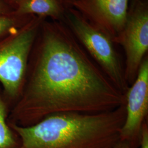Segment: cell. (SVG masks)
Returning <instances> with one entry per match:
<instances>
[{
	"instance_id": "cell-10",
	"label": "cell",
	"mask_w": 148,
	"mask_h": 148,
	"mask_svg": "<svg viewBox=\"0 0 148 148\" xmlns=\"http://www.w3.org/2000/svg\"><path fill=\"white\" fill-rule=\"evenodd\" d=\"M36 16L21 15L14 11L0 14V37L23 27Z\"/></svg>"
},
{
	"instance_id": "cell-9",
	"label": "cell",
	"mask_w": 148,
	"mask_h": 148,
	"mask_svg": "<svg viewBox=\"0 0 148 148\" xmlns=\"http://www.w3.org/2000/svg\"><path fill=\"white\" fill-rule=\"evenodd\" d=\"M10 105L0 85V148H20V139L8 122Z\"/></svg>"
},
{
	"instance_id": "cell-14",
	"label": "cell",
	"mask_w": 148,
	"mask_h": 148,
	"mask_svg": "<svg viewBox=\"0 0 148 148\" xmlns=\"http://www.w3.org/2000/svg\"><path fill=\"white\" fill-rule=\"evenodd\" d=\"M23 0H6L10 5L12 6L15 10L16 7Z\"/></svg>"
},
{
	"instance_id": "cell-15",
	"label": "cell",
	"mask_w": 148,
	"mask_h": 148,
	"mask_svg": "<svg viewBox=\"0 0 148 148\" xmlns=\"http://www.w3.org/2000/svg\"><path fill=\"white\" fill-rule=\"evenodd\" d=\"M140 1V0H131V3H130V5H133V4H135L136 3H137L138 1Z\"/></svg>"
},
{
	"instance_id": "cell-8",
	"label": "cell",
	"mask_w": 148,
	"mask_h": 148,
	"mask_svg": "<svg viewBox=\"0 0 148 148\" xmlns=\"http://www.w3.org/2000/svg\"><path fill=\"white\" fill-rule=\"evenodd\" d=\"M73 8L68 0H23L14 12L21 15L50 18L52 21L63 22L65 14Z\"/></svg>"
},
{
	"instance_id": "cell-12",
	"label": "cell",
	"mask_w": 148,
	"mask_h": 148,
	"mask_svg": "<svg viewBox=\"0 0 148 148\" xmlns=\"http://www.w3.org/2000/svg\"><path fill=\"white\" fill-rule=\"evenodd\" d=\"M14 11V9L8 4L6 0H0V14H5Z\"/></svg>"
},
{
	"instance_id": "cell-13",
	"label": "cell",
	"mask_w": 148,
	"mask_h": 148,
	"mask_svg": "<svg viewBox=\"0 0 148 148\" xmlns=\"http://www.w3.org/2000/svg\"><path fill=\"white\" fill-rule=\"evenodd\" d=\"M114 148H131V147L128 144V143L120 140L116 144V145L114 146Z\"/></svg>"
},
{
	"instance_id": "cell-3",
	"label": "cell",
	"mask_w": 148,
	"mask_h": 148,
	"mask_svg": "<svg viewBox=\"0 0 148 148\" xmlns=\"http://www.w3.org/2000/svg\"><path fill=\"white\" fill-rule=\"evenodd\" d=\"M45 19L35 16L23 27L0 37V85L7 100L12 106L21 95L29 56Z\"/></svg>"
},
{
	"instance_id": "cell-16",
	"label": "cell",
	"mask_w": 148,
	"mask_h": 148,
	"mask_svg": "<svg viewBox=\"0 0 148 148\" xmlns=\"http://www.w3.org/2000/svg\"><path fill=\"white\" fill-rule=\"evenodd\" d=\"M68 1L70 2V3H71V5H72V2H73V1L74 0H68ZM72 7H73V6H72Z\"/></svg>"
},
{
	"instance_id": "cell-7",
	"label": "cell",
	"mask_w": 148,
	"mask_h": 148,
	"mask_svg": "<svg viewBox=\"0 0 148 148\" xmlns=\"http://www.w3.org/2000/svg\"><path fill=\"white\" fill-rule=\"evenodd\" d=\"M129 0H74L73 7L115 43L125 25Z\"/></svg>"
},
{
	"instance_id": "cell-11",
	"label": "cell",
	"mask_w": 148,
	"mask_h": 148,
	"mask_svg": "<svg viewBox=\"0 0 148 148\" xmlns=\"http://www.w3.org/2000/svg\"><path fill=\"white\" fill-rule=\"evenodd\" d=\"M138 148H148V125L147 121L143 123Z\"/></svg>"
},
{
	"instance_id": "cell-5",
	"label": "cell",
	"mask_w": 148,
	"mask_h": 148,
	"mask_svg": "<svg viewBox=\"0 0 148 148\" xmlns=\"http://www.w3.org/2000/svg\"><path fill=\"white\" fill-rule=\"evenodd\" d=\"M115 43L124 49L125 77L130 86L137 77L143 59L148 54V0L139 1L128 7L125 25Z\"/></svg>"
},
{
	"instance_id": "cell-4",
	"label": "cell",
	"mask_w": 148,
	"mask_h": 148,
	"mask_svg": "<svg viewBox=\"0 0 148 148\" xmlns=\"http://www.w3.org/2000/svg\"><path fill=\"white\" fill-rule=\"evenodd\" d=\"M63 22L112 84L126 94L130 86L125 77L116 44L111 37L91 24L74 8L67 10Z\"/></svg>"
},
{
	"instance_id": "cell-6",
	"label": "cell",
	"mask_w": 148,
	"mask_h": 148,
	"mask_svg": "<svg viewBox=\"0 0 148 148\" xmlns=\"http://www.w3.org/2000/svg\"><path fill=\"white\" fill-rule=\"evenodd\" d=\"M126 117L120 131V140L131 148L139 147L143 123L148 113V57L144 58L137 76L126 93Z\"/></svg>"
},
{
	"instance_id": "cell-1",
	"label": "cell",
	"mask_w": 148,
	"mask_h": 148,
	"mask_svg": "<svg viewBox=\"0 0 148 148\" xmlns=\"http://www.w3.org/2000/svg\"><path fill=\"white\" fill-rule=\"evenodd\" d=\"M126 103L63 22L42 21L29 56L26 79L8 122L23 127L63 112L97 114Z\"/></svg>"
},
{
	"instance_id": "cell-2",
	"label": "cell",
	"mask_w": 148,
	"mask_h": 148,
	"mask_svg": "<svg viewBox=\"0 0 148 148\" xmlns=\"http://www.w3.org/2000/svg\"><path fill=\"white\" fill-rule=\"evenodd\" d=\"M126 103L97 114H55L28 127L9 124L20 148H114L125 120Z\"/></svg>"
}]
</instances>
